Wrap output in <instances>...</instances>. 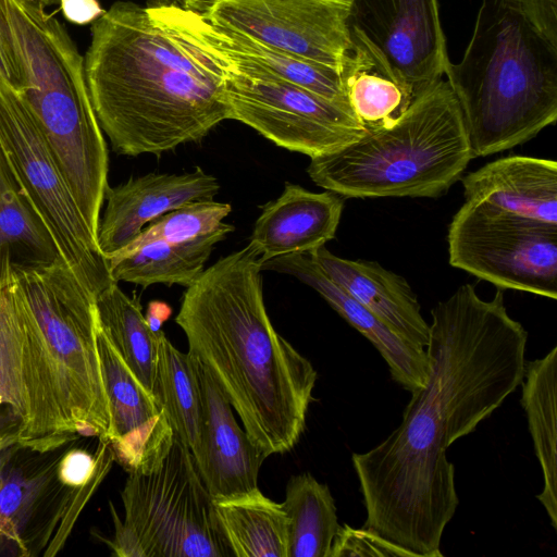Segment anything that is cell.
I'll use <instances>...</instances> for the list:
<instances>
[{"label":"cell","instance_id":"17","mask_svg":"<svg viewBox=\"0 0 557 557\" xmlns=\"http://www.w3.org/2000/svg\"><path fill=\"white\" fill-rule=\"evenodd\" d=\"M196 367L202 423L199 446L193 456L209 494L220 499L258 488L264 459L237 423L233 407L214 379L197 359Z\"/></svg>","mask_w":557,"mask_h":557},{"label":"cell","instance_id":"7","mask_svg":"<svg viewBox=\"0 0 557 557\" xmlns=\"http://www.w3.org/2000/svg\"><path fill=\"white\" fill-rule=\"evenodd\" d=\"M473 158L457 99L442 79L394 124L311 158L307 172L344 197H436Z\"/></svg>","mask_w":557,"mask_h":557},{"label":"cell","instance_id":"4","mask_svg":"<svg viewBox=\"0 0 557 557\" xmlns=\"http://www.w3.org/2000/svg\"><path fill=\"white\" fill-rule=\"evenodd\" d=\"M90 34L88 92L116 153L160 156L228 120L219 69L160 27L147 8L116 1Z\"/></svg>","mask_w":557,"mask_h":557},{"label":"cell","instance_id":"33","mask_svg":"<svg viewBox=\"0 0 557 557\" xmlns=\"http://www.w3.org/2000/svg\"><path fill=\"white\" fill-rule=\"evenodd\" d=\"M412 557L400 546L385 540L376 532L364 527L355 529L348 524L339 525L333 540L330 557Z\"/></svg>","mask_w":557,"mask_h":557},{"label":"cell","instance_id":"15","mask_svg":"<svg viewBox=\"0 0 557 557\" xmlns=\"http://www.w3.org/2000/svg\"><path fill=\"white\" fill-rule=\"evenodd\" d=\"M147 11L166 33L206 57L218 69L285 81L350 109L337 69L216 27L178 4L151 5Z\"/></svg>","mask_w":557,"mask_h":557},{"label":"cell","instance_id":"16","mask_svg":"<svg viewBox=\"0 0 557 557\" xmlns=\"http://www.w3.org/2000/svg\"><path fill=\"white\" fill-rule=\"evenodd\" d=\"M220 185L200 168L183 174L150 173L129 178L104 194L97 243L107 258L127 246L154 219L186 203L213 200Z\"/></svg>","mask_w":557,"mask_h":557},{"label":"cell","instance_id":"30","mask_svg":"<svg viewBox=\"0 0 557 557\" xmlns=\"http://www.w3.org/2000/svg\"><path fill=\"white\" fill-rule=\"evenodd\" d=\"M98 350L110 406L111 434L108 441L111 442L145 424L161 410L154 397L129 370L100 323Z\"/></svg>","mask_w":557,"mask_h":557},{"label":"cell","instance_id":"27","mask_svg":"<svg viewBox=\"0 0 557 557\" xmlns=\"http://www.w3.org/2000/svg\"><path fill=\"white\" fill-rule=\"evenodd\" d=\"M282 506L288 521L287 557H330L339 523L329 486L309 472L293 475Z\"/></svg>","mask_w":557,"mask_h":557},{"label":"cell","instance_id":"8","mask_svg":"<svg viewBox=\"0 0 557 557\" xmlns=\"http://www.w3.org/2000/svg\"><path fill=\"white\" fill-rule=\"evenodd\" d=\"M124 519L110 503L119 557H230L213 498L191 451L176 437L161 465L128 473L121 492Z\"/></svg>","mask_w":557,"mask_h":557},{"label":"cell","instance_id":"29","mask_svg":"<svg viewBox=\"0 0 557 557\" xmlns=\"http://www.w3.org/2000/svg\"><path fill=\"white\" fill-rule=\"evenodd\" d=\"M339 72L348 104L366 131L391 126L413 103L405 89L355 50H349Z\"/></svg>","mask_w":557,"mask_h":557},{"label":"cell","instance_id":"28","mask_svg":"<svg viewBox=\"0 0 557 557\" xmlns=\"http://www.w3.org/2000/svg\"><path fill=\"white\" fill-rule=\"evenodd\" d=\"M96 308L102 331L152 395L159 332L151 331L138 300L127 296L117 283L96 297Z\"/></svg>","mask_w":557,"mask_h":557},{"label":"cell","instance_id":"23","mask_svg":"<svg viewBox=\"0 0 557 557\" xmlns=\"http://www.w3.org/2000/svg\"><path fill=\"white\" fill-rule=\"evenodd\" d=\"M234 231L231 224L185 242L153 240L123 255L107 257L114 282L140 286L152 284L189 286L205 270L214 246Z\"/></svg>","mask_w":557,"mask_h":557},{"label":"cell","instance_id":"21","mask_svg":"<svg viewBox=\"0 0 557 557\" xmlns=\"http://www.w3.org/2000/svg\"><path fill=\"white\" fill-rule=\"evenodd\" d=\"M466 200L520 216L557 224V162L510 156L462 178Z\"/></svg>","mask_w":557,"mask_h":557},{"label":"cell","instance_id":"5","mask_svg":"<svg viewBox=\"0 0 557 557\" xmlns=\"http://www.w3.org/2000/svg\"><path fill=\"white\" fill-rule=\"evenodd\" d=\"M35 0H0V41L90 231L97 236L109 156L85 74L64 25Z\"/></svg>","mask_w":557,"mask_h":557},{"label":"cell","instance_id":"38","mask_svg":"<svg viewBox=\"0 0 557 557\" xmlns=\"http://www.w3.org/2000/svg\"><path fill=\"white\" fill-rule=\"evenodd\" d=\"M152 5L176 4L181 0H151Z\"/></svg>","mask_w":557,"mask_h":557},{"label":"cell","instance_id":"3","mask_svg":"<svg viewBox=\"0 0 557 557\" xmlns=\"http://www.w3.org/2000/svg\"><path fill=\"white\" fill-rule=\"evenodd\" d=\"M259 256L248 244L186 287L175 322L265 460L300 440L317 371L267 313Z\"/></svg>","mask_w":557,"mask_h":557},{"label":"cell","instance_id":"22","mask_svg":"<svg viewBox=\"0 0 557 557\" xmlns=\"http://www.w3.org/2000/svg\"><path fill=\"white\" fill-rule=\"evenodd\" d=\"M60 257L41 219L22 188L0 144V289L23 270Z\"/></svg>","mask_w":557,"mask_h":557},{"label":"cell","instance_id":"35","mask_svg":"<svg viewBox=\"0 0 557 557\" xmlns=\"http://www.w3.org/2000/svg\"><path fill=\"white\" fill-rule=\"evenodd\" d=\"M59 4L63 15L78 25L94 22L104 12L98 0H60Z\"/></svg>","mask_w":557,"mask_h":557},{"label":"cell","instance_id":"26","mask_svg":"<svg viewBox=\"0 0 557 557\" xmlns=\"http://www.w3.org/2000/svg\"><path fill=\"white\" fill-rule=\"evenodd\" d=\"M152 395L174 436L194 455L199 446L202 403L196 359L158 333Z\"/></svg>","mask_w":557,"mask_h":557},{"label":"cell","instance_id":"32","mask_svg":"<svg viewBox=\"0 0 557 557\" xmlns=\"http://www.w3.org/2000/svg\"><path fill=\"white\" fill-rule=\"evenodd\" d=\"M174 438L173 430L161 411L145 424L109 444L114 461L127 473H149L161 465Z\"/></svg>","mask_w":557,"mask_h":557},{"label":"cell","instance_id":"18","mask_svg":"<svg viewBox=\"0 0 557 557\" xmlns=\"http://www.w3.org/2000/svg\"><path fill=\"white\" fill-rule=\"evenodd\" d=\"M261 270L289 274L312 287L379 350L397 384L410 393L423 385L429 371L425 348L399 336L344 292L324 274L309 253H289L272 258L261 263Z\"/></svg>","mask_w":557,"mask_h":557},{"label":"cell","instance_id":"12","mask_svg":"<svg viewBox=\"0 0 557 557\" xmlns=\"http://www.w3.org/2000/svg\"><path fill=\"white\" fill-rule=\"evenodd\" d=\"M228 120L276 146L314 158L358 139L366 129L352 111L298 85L219 69Z\"/></svg>","mask_w":557,"mask_h":557},{"label":"cell","instance_id":"6","mask_svg":"<svg viewBox=\"0 0 557 557\" xmlns=\"http://www.w3.org/2000/svg\"><path fill=\"white\" fill-rule=\"evenodd\" d=\"M445 74L474 158L533 138L557 119V46L520 0H483L463 58Z\"/></svg>","mask_w":557,"mask_h":557},{"label":"cell","instance_id":"13","mask_svg":"<svg viewBox=\"0 0 557 557\" xmlns=\"http://www.w3.org/2000/svg\"><path fill=\"white\" fill-rule=\"evenodd\" d=\"M350 49L368 58L414 102L449 62L437 0H346Z\"/></svg>","mask_w":557,"mask_h":557},{"label":"cell","instance_id":"1","mask_svg":"<svg viewBox=\"0 0 557 557\" xmlns=\"http://www.w3.org/2000/svg\"><path fill=\"white\" fill-rule=\"evenodd\" d=\"M429 371L400 424L379 445L351 456L364 528L409 552L442 557L441 540L459 498L447 448L472 433L523 380L528 333L504 295L479 297L465 284L431 311Z\"/></svg>","mask_w":557,"mask_h":557},{"label":"cell","instance_id":"14","mask_svg":"<svg viewBox=\"0 0 557 557\" xmlns=\"http://www.w3.org/2000/svg\"><path fill=\"white\" fill-rule=\"evenodd\" d=\"M208 23L341 70L350 50L346 0H181Z\"/></svg>","mask_w":557,"mask_h":557},{"label":"cell","instance_id":"9","mask_svg":"<svg viewBox=\"0 0 557 557\" xmlns=\"http://www.w3.org/2000/svg\"><path fill=\"white\" fill-rule=\"evenodd\" d=\"M0 144L60 257L82 285L97 297L116 283L32 110L1 77Z\"/></svg>","mask_w":557,"mask_h":557},{"label":"cell","instance_id":"2","mask_svg":"<svg viewBox=\"0 0 557 557\" xmlns=\"http://www.w3.org/2000/svg\"><path fill=\"white\" fill-rule=\"evenodd\" d=\"M96 297L58 258L0 289V412L38 450L110 438Z\"/></svg>","mask_w":557,"mask_h":557},{"label":"cell","instance_id":"39","mask_svg":"<svg viewBox=\"0 0 557 557\" xmlns=\"http://www.w3.org/2000/svg\"><path fill=\"white\" fill-rule=\"evenodd\" d=\"M35 1L41 3L45 7L60 3V0H35Z\"/></svg>","mask_w":557,"mask_h":557},{"label":"cell","instance_id":"37","mask_svg":"<svg viewBox=\"0 0 557 557\" xmlns=\"http://www.w3.org/2000/svg\"><path fill=\"white\" fill-rule=\"evenodd\" d=\"M0 77L16 86L15 73L9 62L5 51L0 41Z\"/></svg>","mask_w":557,"mask_h":557},{"label":"cell","instance_id":"24","mask_svg":"<svg viewBox=\"0 0 557 557\" xmlns=\"http://www.w3.org/2000/svg\"><path fill=\"white\" fill-rule=\"evenodd\" d=\"M521 405L525 411L535 456L543 473V488L536 498L557 530V347L544 357L525 361L521 382Z\"/></svg>","mask_w":557,"mask_h":557},{"label":"cell","instance_id":"31","mask_svg":"<svg viewBox=\"0 0 557 557\" xmlns=\"http://www.w3.org/2000/svg\"><path fill=\"white\" fill-rule=\"evenodd\" d=\"M231 211L230 203L214 200L186 203L154 219L127 246L113 255L127 253L153 240L177 243L208 235L225 224L223 220Z\"/></svg>","mask_w":557,"mask_h":557},{"label":"cell","instance_id":"34","mask_svg":"<svg viewBox=\"0 0 557 557\" xmlns=\"http://www.w3.org/2000/svg\"><path fill=\"white\" fill-rule=\"evenodd\" d=\"M522 10L534 27L557 46V0H520Z\"/></svg>","mask_w":557,"mask_h":557},{"label":"cell","instance_id":"20","mask_svg":"<svg viewBox=\"0 0 557 557\" xmlns=\"http://www.w3.org/2000/svg\"><path fill=\"white\" fill-rule=\"evenodd\" d=\"M324 274L408 342L426 347L430 324L407 281L377 262L348 260L324 246L308 252Z\"/></svg>","mask_w":557,"mask_h":557},{"label":"cell","instance_id":"11","mask_svg":"<svg viewBox=\"0 0 557 557\" xmlns=\"http://www.w3.org/2000/svg\"><path fill=\"white\" fill-rule=\"evenodd\" d=\"M447 239L451 267L502 288L557 298V224L466 200Z\"/></svg>","mask_w":557,"mask_h":557},{"label":"cell","instance_id":"19","mask_svg":"<svg viewBox=\"0 0 557 557\" xmlns=\"http://www.w3.org/2000/svg\"><path fill=\"white\" fill-rule=\"evenodd\" d=\"M343 198L285 184L281 196L262 207L249 245L260 263L289 253H308L335 237Z\"/></svg>","mask_w":557,"mask_h":557},{"label":"cell","instance_id":"10","mask_svg":"<svg viewBox=\"0 0 557 557\" xmlns=\"http://www.w3.org/2000/svg\"><path fill=\"white\" fill-rule=\"evenodd\" d=\"M77 441L46 450L20 442L0 449V556L51 557L63 548L111 468L83 486L65 483L61 460Z\"/></svg>","mask_w":557,"mask_h":557},{"label":"cell","instance_id":"36","mask_svg":"<svg viewBox=\"0 0 557 557\" xmlns=\"http://www.w3.org/2000/svg\"><path fill=\"white\" fill-rule=\"evenodd\" d=\"M170 314L171 308H169L165 304L151 302L145 319L151 331L159 332L161 331L163 322L169 318Z\"/></svg>","mask_w":557,"mask_h":557},{"label":"cell","instance_id":"25","mask_svg":"<svg viewBox=\"0 0 557 557\" xmlns=\"http://www.w3.org/2000/svg\"><path fill=\"white\" fill-rule=\"evenodd\" d=\"M222 535L235 557H287V516L259 488L213 499Z\"/></svg>","mask_w":557,"mask_h":557}]
</instances>
